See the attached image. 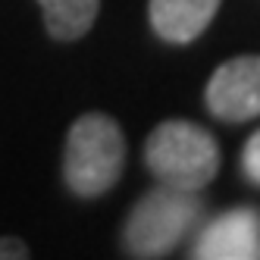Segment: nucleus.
<instances>
[{
  "label": "nucleus",
  "instance_id": "obj_6",
  "mask_svg": "<svg viewBox=\"0 0 260 260\" xmlns=\"http://www.w3.org/2000/svg\"><path fill=\"white\" fill-rule=\"evenodd\" d=\"M219 4L222 0H151L147 16L151 28L166 44H191L207 31L219 13Z\"/></svg>",
  "mask_w": 260,
  "mask_h": 260
},
{
  "label": "nucleus",
  "instance_id": "obj_4",
  "mask_svg": "<svg viewBox=\"0 0 260 260\" xmlns=\"http://www.w3.org/2000/svg\"><path fill=\"white\" fill-rule=\"evenodd\" d=\"M207 110L222 122H251L260 116V57H235L213 69L204 91Z\"/></svg>",
  "mask_w": 260,
  "mask_h": 260
},
{
  "label": "nucleus",
  "instance_id": "obj_3",
  "mask_svg": "<svg viewBox=\"0 0 260 260\" xmlns=\"http://www.w3.org/2000/svg\"><path fill=\"white\" fill-rule=\"evenodd\" d=\"M204 216V201L198 191H179L170 185L147 191L128 210L122 245L132 257H166L188 238Z\"/></svg>",
  "mask_w": 260,
  "mask_h": 260
},
{
  "label": "nucleus",
  "instance_id": "obj_8",
  "mask_svg": "<svg viewBox=\"0 0 260 260\" xmlns=\"http://www.w3.org/2000/svg\"><path fill=\"white\" fill-rule=\"evenodd\" d=\"M241 173H245V179L251 185L260 188V128L241 147Z\"/></svg>",
  "mask_w": 260,
  "mask_h": 260
},
{
  "label": "nucleus",
  "instance_id": "obj_9",
  "mask_svg": "<svg viewBox=\"0 0 260 260\" xmlns=\"http://www.w3.org/2000/svg\"><path fill=\"white\" fill-rule=\"evenodd\" d=\"M7 257H13V260H25V257H28L25 241H19V238H0V260H7Z\"/></svg>",
  "mask_w": 260,
  "mask_h": 260
},
{
  "label": "nucleus",
  "instance_id": "obj_5",
  "mask_svg": "<svg viewBox=\"0 0 260 260\" xmlns=\"http://www.w3.org/2000/svg\"><path fill=\"white\" fill-rule=\"evenodd\" d=\"M188 254L198 260H260V210H222L198 229Z\"/></svg>",
  "mask_w": 260,
  "mask_h": 260
},
{
  "label": "nucleus",
  "instance_id": "obj_7",
  "mask_svg": "<svg viewBox=\"0 0 260 260\" xmlns=\"http://www.w3.org/2000/svg\"><path fill=\"white\" fill-rule=\"evenodd\" d=\"M44 25L57 41H76L94 25L101 0H38Z\"/></svg>",
  "mask_w": 260,
  "mask_h": 260
},
{
  "label": "nucleus",
  "instance_id": "obj_2",
  "mask_svg": "<svg viewBox=\"0 0 260 260\" xmlns=\"http://www.w3.org/2000/svg\"><path fill=\"white\" fill-rule=\"evenodd\" d=\"M144 163L160 185L201 191L219 173V144L204 125L166 119L144 141Z\"/></svg>",
  "mask_w": 260,
  "mask_h": 260
},
{
  "label": "nucleus",
  "instance_id": "obj_1",
  "mask_svg": "<svg viewBox=\"0 0 260 260\" xmlns=\"http://www.w3.org/2000/svg\"><path fill=\"white\" fill-rule=\"evenodd\" d=\"M125 135L107 113H85L72 122L63 151L66 188L79 198L107 194L122 176Z\"/></svg>",
  "mask_w": 260,
  "mask_h": 260
}]
</instances>
